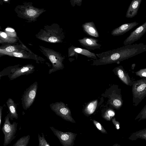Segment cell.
<instances>
[{"instance_id": "obj_21", "label": "cell", "mask_w": 146, "mask_h": 146, "mask_svg": "<svg viewBox=\"0 0 146 146\" xmlns=\"http://www.w3.org/2000/svg\"><path fill=\"white\" fill-rule=\"evenodd\" d=\"M146 119V104L135 118V120L139 119L138 121Z\"/></svg>"}, {"instance_id": "obj_10", "label": "cell", "mask_w": 146, "mask_h": 146, "mask_svg": "<svg viewBox=\"0 0 146 146\" xmlns=\"http://www.w3.org/2000/svg\"><path fill=\"white\" fill-rule=\"evenodd\" d=\"M112 71L123 83L127 86H132L133 81L131 79L128 73L125 71L122 66L115 67Z\"/></svg>"}, {"instance_id": "obj_8", "label": "cell", "mask_w": 146, "mask_h": 146, "mask_svg": "<svg viewBox=\"0 0 146 146\" xmlns=\"http://www.w3.org/2000/svg\"><path fill=\"white\" fill-rule=\"evenodd\" d=\"M48 58L52 64V67L49 71V74L58 70H62L64 68L63 62L64 59L60 54L56 53L49 54Z\"/></svg>"}, {"instance_id": "obj_17", "label": "cell", "mask_w": 146, "mask_h": 146, "mask_svg": "<svg viewBox=\"0 0 146 146\" xmlns=\"http://www.w3.org/2000/svg\"><path fill=\"white\" fill-rule=\"evenodd\" d=\"M98 102V100H96L87 104L84 110V113L88 115H90L93 113L96 108Z\"/></svg>"}, {"instance_id": "obj_20", "label": "cell", "mask_w": 146, "mask_h": 146, "mask_svg": "<svg viewBox=\"0 0 146 146\" xmlns=\"http://www.w3.org/2000/svg\"><path fill=\"white\" fill-rule=\"evenodd\" d=\"M115 112L114 110L111 109H109L102 115V117L105 120L108 121H110L115 115Z\"/></svg>"}, {"instance_id": "obj_13", "label": "cell", "mask_w": 146, "mask_h": 146, "mask_svg": "<svg viewBox=\"0 0 146 146\" xmlns=\"http://www.w3.org/2000/svg\"><path fill=\"white\" fill-rule=\"evenodd\" d=\"M139 24L138 23L134 22L123 24L113 29L111 34L113 36L121 35L127 33Z\"/></svg>"}, {"instance_id": "obj_9", "label": "cell", "mask_w": 146, "mask_h": 146, "mask_svg": "<svg viewBox=\"0 0 146 146\" xmlns=\"http://www.w3.org/2000/svg\"><path fill=\"white\" fill-rule=\"evenodd\" d=\"M146 32V21L132 31L123 42L124 45L131 44L137 41Z\"/></svg>"}, {"instance_id": "obj_6", "label": "cell", "mask_w": 146, "mask_h": 146, "mask_svg": "<svg viewBox=\"0 0 146 146\" xmlns=\"http://www.w3.org/2000/svg\"><path fill=\"white\" fill-rule=\"evenodd\" d=\"M108 102L113 107L119 110L122 106L123 100L121 94V89L117 85H112L110 88Z\"/></svg>"}, {"instance_id": "obj_29", "label": "cell", "mask_w": 146, "mask_h": 146, "mask_svg": "<svg viewBox=\"0 0 146 146\" xmlns=\"http://www.w3.org/2000/svg\"><path fill=\"white\" fill-rule=\"evenodd\" d=\"M15 50V48L12 46H10L6 48V50L8 52H11L14 51Z\"/></svg>"}, {"instance_id": "obj_22", "label": "cell", "mask_w": 146, "mask_h": 146, "mask_svg": "<svg viewBox=\"0 0 146 146\" xmlns=\"http://www.w3.org/2000/svg\"><path fill=\"white\" fill-rule=\"evenodd\" d=\"M41 134L42 136L39 134H38L39 142L38 146H50L45 139L44 133H42Z\"/></svg>"}, {"instance_id": "obj_14", "label": "cell", "mask_w": 146, "mask_h": 146, "mask_svg": "<svg viewBox=\"0 0 146 146\" xmlns=\"http://www.w3.org/2000/svg\"><path fill=\"white\" fill-rule=\"evenodd\" d=\"M142 0L132 1L128 8L125 17L127 18H132L137 14Z\"/></svg>"}, {"instance_id": "obj_7", "label": "cell", "mask_w": 146, "mask_h": 146, "mask_svg": "<svg viewBox=\"0 0 146 146\" xmlns=\"http://www.w3.org/2000/svg\"><path fill=\"white\" fill-rule=\"evenodd\" d=\"M35 67L32 65L28 64L22 67L13 68L10 71L8 77L12 80L23 75H28L33 73L35 70Z\"/></svg>"}, {"instance_id": "obj_33", "label": "cell", "mask_w": 146, "mask_h": 146, "mask_svg": "<svg viewBox=\"0 0 146 146\" xmlns=\"http://www.w3.org/2000/svg\"><path fill=\"white\" fill-rule=\"evenodd\" d=\"M135 66V64H133L131 65V68L132 70H133Z\"/></svg>"}, {"instance_id": "obj_11", "label": "cell", "mask_w": 146, "mask_h": 146, "mask_svg": "<svg viewBox=\"0 0 146 146\" xmlns=\"http://www.w3.org/2000/svg\"><path fill=\"white\" fill-rule=\"evenodd\" d=\"M78 54L84 55L88 58L93 59V60H96L98 58L96 54L86 49L76 47L73 45L69 48L68 49V57L75 56L76 58H77Z\"/></svg>"}, {"instance_id": "obj_1", "label": "cell", "mask_w": 146, "mask_h": 146, "mask_svg": "<svg viewBox=\"0 0 146 146\" xmlns=\"http://www.w3.org/2000/svg\"><path fill=\"white\" fill-rule=\"evenodd\" d=\"M132 86L133 104L137 106L146 96V77L133 81Z\"/></svg>"}, {"instance_id": "obj_19", "label": "cell", "mask_w": 146, "mask_h": 146, "mask_svg": "<svg viewBox=\"0 0 146 146\" xmlns=\"http://www.w3.org/2000/svg\"><path fill=\"white\" fill-rule=\"evenodd\" d=\"M30 139L29 135L21 137L12 146H27Z\"/></svg>"}, {"instance_id": "obj_2", "label": "cell", "mask_w": 146, "mask_h": 146, "mask_svg": "<svg viewBox=\"0 0 146 146\" xmlns=\"http://www.w3.org/2000/svg\"><path fill=\"white\" fill-rule=\"evenodd\" d=\"M9 113L4 119V122L1 128V130L4 135L3 146H6L11 143L16 137L18 123L14 122L11 124L9 119Z\"/></svg>"}, {"instance_id": "obj_5", "label": "cell", "mask_w": 146, "mask_h": 146, "mask_svg": "<svg viewBox=\"0 0 146 146\" xmlns=\"http://www.w3.org/2000/svg\"><path fill=\"white\" fill-rule=\"evenodd\" d=\"M50 129L54 135L59 140L62 146H73L77 134L72 132H63L56 129L53 127Z\"/></svg>"}, {"instance_id": "obj_32", "label": "cell", "mask_w": 146, "mask_h": 146, "mask_svg": "<svg viewBox=\"0 0 146 146\" xmlns=\"http://www.w3.org/2000/svg\"><path fill=\"white\" fill-rule=\"evenodd\" d=\"M6 30L7 31L11 32H13L14 31V29L10 28H7L6 29Z\"/></svg>"}, {"instance_id": "obj_31", "label": "cell", "mask_w": 146, "mask_h": 146, "mask_svg": "<svg viewBox=\"0 0 146 146\" xmlns=\"http://www.w3.org/2000/svg\"><path fill=\"white\" fill-rule=\"evenodd\" d=\"M0 35L1 36L4 38H6L7 37V35L4 32H2L1 33Z\"/></svg>"}, {"instance_id": "obj_3", "label": "cell", "mask_w": 146, "mask_h": 146, "mask_svg": "<svg viewBox=\"0 0 146 146\" xmlns=\"http://www.w3.org/2000/svg\"><path fill=\"white\" fill-rule=\"evenodd\" d=\"M51 109L57 115L64 120L75 123L72 118L70 110L64 103L62 102H56L50 104Z\"/></svg>"}, {"instance_id": "obj_15", "label": "cell", "mask_w": 146, "mask_h": 146, "mask_svg": "<svg viewBox=\"0 0 146 146\" xmlns=\"http://www.w3.org/2000/svg\"><path fill=\"white\" fill-rule=\"evenodd\" d=\"M82 26L83 30L87 35L96 38L99 37L98 32L93 21L85 23Z\"/></svg>"}, {"instance_id": "obj_23", "label": "cell", "mask_w": 146, "mask_h": 146, "mask_svg": "<svg viewBox=\"0 0 146 146\" xmlns=\"http://www.w3.org/2000/svg\"><path fill=\"white\" fill-rule=\"evenodd\" d=\"M93 123L97 128L102 133L107 134V131L102 125L99 122L95 120H93Z\"/></svg>"}, {"instance_id": "obj_28", "label": "cell", "mask_w": 146, "mask_h": 146, "mask_svg": "<svg viewBox=\"0 0 146 146\" xmlns=\"http://www.w3.org/2000/svg\"><path fill=\"white\" fill-rule=\"evenodd\" d=\"M9 55H12V56L17 57L26 58L21 53L14 52L12 54H9Z\"/></svg>"}, {"instance_id": "obj_24", "label": "cell", "mask_w": 146, "mask_h": 146, "mask_svg": "<svg viewBox=\"0 0 146 146\" xmlns=\"http://www.w3.org/2000/svg\"><path fill=\"white\" fill-rule=\"evenodd\" d=\"M134 72L137 76L141 78L146 77V68L140 69L138 71Z\"/></svg>"}, {"instance_id": "obj_27", "label": "cell", "mask_w": 146, "mask_h": 146, "mask_svg": "<svg viewBox=\"0 0 146 146\" xmlns=\"http://www.w3.org/2000/svg\"><path fill=\"white\" fill-rule=\"evenodd\" d=\"M36 13V11L33 9L28 10L27 11V15L29 16H33L35 15Z\"/></svg>"}, {"instance_id": "obj_34", "label": "cell", "mask_w": 146, "mask_h": 146, "mask_svg": "<svg viewBox=\"0 0 146 146\" xmlns=\"http://www.w3.org/2000/svg\"><path fill=\"white\" fill-rule=\"evenodd\" d=\"M112 146H121L120 145H119L118 144L116 143V144H114Z\"/></svg>"}, {"instance_id": "obj_30", "label": "cell", "mask_w": 146, "mask_h": 146, "mask_svg": "<svg viewBox=\"0 0 146 146\" xmlns=\"http://www.w3.org/2000/svg\"><path fill=\"white\" fill-rule=\"evenodd\" d=\"M3 109V107L1 106L0 107V126H1V123Z\"/></svg>"}, {"instance_id": "obj_16", "label": "cell", "mask_w": 146, "mask_h": 146, "mask_svg": "<svg viewBox=\"0 0 146 146\" xmlns=\"http://www.w3.org/2000/svg\"><path fill=\"white\" fill-rule=\"evenodd\" d=\"M9 111L10 119L13 120V118L17 119L18 115L17 112V104L11 98H9L6 102Z\"/></svg>"}, {"instance_id": "obj_12", "label": "cell", "mask_w": 146, "mask_h": 146, "mask_svg": "<svg viewBox=\"0 0 146 146\" xmlns=\"http://www.w3.org/2000/svg\"><path fill=\"white\" fill-rule=\"evenodd\" d=\"M78 41L82 46L89 50L100 49L102 46L98 43V40L95 38L85 37Z\"/></svg>"}, {"instance_id": "obj_18", "label": "cell", "mask_w": 146, "mask_h": 146, "mask_svg": "<svg viewBox=\"0 0 146 146\" xmlns=\"http://www.w3.org/2000/svg\"><path fill=\"white\" fill-rule=\"evenodd\" d=\"M140 139L146 141V128L133 133L129 137L132 140Z\"/></svg>"}, {"instance_id": "obj_4", "label": "cell", "mask_w": 146, "mask_h": 146, "mask_svg": "<svg viewBox=\"0 0 146 146\" xmlns=\"http://www.w3.org/2000/svg\"><path fill=\"white\" fill-rule=\"evenodd\" d=\"M38 89V83L35 82L27 88L21 98L22 104L24 109L26 110L32 105L36 97Z\"/></svg>"}, {"instance_id": "obj_25", "label": "cell", "mask_w": 146, "mask_h": 146, "mask_svg": "<svg viewBox=\"0 0 146 146\" xmlns=\"http://www.w3.org/2000/svg\"><path fill=\"white\" fill-rule=\"evenodd\" d=\"M82 0H71L70 1L71 4L72 6L74 7L75 5H77L78 6H80L81 5Z\"/></svg>"}, {"instance_id": "obj_26", "label": "cell", "mask_w": 146, "mask_h": 146, "mask_svg": "<svg viewBox=\"0 0 146 146\" xmlns=\"http://www.w3.org/2000/svg\"><path fill=\"white\" fill-rule=\"evenodd\" d=\"M111 121L113 124L115 126V128L117 129H119L120 128L119 127V123L116 120L115 118V117L112 118L111 119Z\"/></svg>"}]
</instances>
